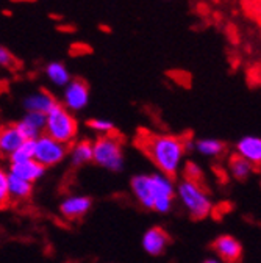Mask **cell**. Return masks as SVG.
<instances>
[{
    "mask_svg": "<svg viewBox=\"0 0 261 263\" xmlns=\"http://www.w3.org/2000/svg\"><path fill=\"white\" fill-rule=\"evenodd\" d=\"M135 146L155 164L161 174L174 179L182 166L188 147L192 144L186 137L139 130L135 138Z\"/></svg>",
    "mask_w": 261,
    "mask_h": 263,
    "instance_id": "cell-1",
    "label": "cell"
},
{
    "mask_svg": "<svg viewBox=\"0 0 261 263\" xmlns=\"http://www.w3.org/2000/svg\"><path fill=\"white\" fill-rule=\"evenodd\" d=\"M44 132H46L44 135H47L63 144L71 146L78 134V122L68 108H64L63 105L56 104L46 115Z\"/></svg>",
    "mask_w": 261,
    "mask_h": 263,
    "instance_id": "cell-2",
    "label": "cell"
},
{
    "mask_svg": "<svg viewBox=\"0 0 261 263\" xmlns=\"http://www.w3.org/2000/svg\"><path fill=\"white\" fill-rule=\"evenodd\" d=\"M92 161L111 173L122 171L124 168L122 138L114 134L99 135V138L92 143Z\"/></svg>",
    "mask_w": 261,
    "mask_h": 263,
    "instance_id": "cell-3",
    "label": "cell"
},
{
    "mask_svg": "<svg viewBox=\"0 0 261 263\" xmlns=\"http://www.w3.org/2000/svg\"><path fill=\"white\" fill-rule=\"evenodd\" d=\"M178 199L192 219H205L213 212V202L207 190L189 180H182L177 186Z\"/></svg>",
    "mask_w": 261,
    "mask_h": 263,
    "instance_id": "cell-4",
    "label": "cell"
},
{
    "mask_svg": "<svg viewBox=\"0 0 261 263\" xmlns=\"http://www.w3.org/2000/svg\"><path fill=\"white\" fill-rule=\"evenodd\" d=\"M71 146L63 144L47 135H41L35 141V160L44 168L56 166L69 155Z\"/></svg>",
    "mask_w": 261,
    "mask_h": 263,
    "instance_id": "cell-5",
    "label": "cell"
},
{
    "mask_svg": "<svg viewBox=\"0 0 261 263\" xmlns=\"http://www.w3.org/2000/svg\"><path fill=\"white\" fill-rule=\"evenodd\" d=\"M64 108L69 111H80L89 102V86L83 79H72L63 92Z\"/></svg>",
    "mask_w": 261,
    "mask_h": 263,
    "instance_id": "cell-6",
    "label": "cell"
},
{
    "mask_svg": "<svg viewBox=\"0 0 261 263\" xmlns=\"http://www.w3.org/2000/svg\"><path fill=\"white\" fill-rule=\"evenodd\" d=\"M213 251L224 263H236L243 255V245L232 235H220L211 243Z\"/></svg>",
    "mask_w": 261,
    "mask_h": 263,
    "instance_id": "cell-7",
    "label": "cell"
},
{
    "mask_svg": "<svg viewBox=\"0 0 261 263\" xmlns=\"http://www.w3.org/2000/svg\"><path fill=\"white\" fill-rule=\"evenodd\" d=\"M171 243V235L168 234L166 229L159 226H155L149 229L143 237V248L150 255H161L168 249Z\"/></svg>",
    "mask_w": 261,
    "mask_h": 263,
    "instance_id": "cell-8",
    "label": "cell"
},
{
    "mask_svg": "<svg viewBox=\"0 0 261 263\" xmlns=\"http://www.w3.org/2000/svg\"><path fill=\"white\" fill-rule=\"evenodd\" d=\"M132 186V193L135 196V199L139 202L141 207L146 210H153L155 197H153V188H152V180L150 174H138L130 182Z\"/></svg>",
    "mask_w": 261,
    "mask_h": 263,
    "instance_id": "cell-9",
    "label": "cell"
},
{
    "mask_svg": "<svg viewBox=\"0 0 261 263\" xmlns=\"http://www.w3.org/2000/svg\"><path fill=\"white\" fill-rule=\"evenodd\" d=\"M92 205V201L91 197L88 196H69L66 197L61 204H59V213L66 218V219H71V221H77L80 218H83L89 209Z\"/></svg>",
    "mask_w": 261,
    "mask_h": 263,
    "instance_id": "cell-10",
    "label": "cell"
},
{
    "mask_svg": "<svg viewBox=\"0 0 261 263\" xmlns=\"http://www.w3.org/2000/svg\"><path fill=\"white\" fill-rule=\"evenodd\" d=\"M19 134L24 140H38L46 127V115L28 111L17 124H16Z\"/></svg>",
    "mask_w": 261,
    "mask_h": 263,
    "instance_id": "cell-11",
    "label": "cell"
},
{
    "mask_svg": "<svg viewBox=\"0 0 261 263\" xmlns=\"http://www.w3.org/2000/svg\"><path fill=\"white\" fill-rule=\"evenodd\" d=\"M22 141L24 138L19 134L16 124L0 125V158H10Z\"/></svg>",
    "mask_w": 261,
    "mask_h": 263,
    "instance_id": "cell-12",
    "label": "cell"
},
{
    "mask_svg": "<svg viewBox=\"0 0 261 263\" xmlns=\"http://www.w3.org/2000/svg\"><path fill=\"white\" fill-rule=\"evenodd\" d=\"M46 173V168L43 164H39L35 158L33 160H27V161H19V163H11L10 166V174L24 179L27 182H36L41 179Z\"/></svg>",
    "mask_w": 261,
    "mask_h": 263,
    "instance_id": "cell-13",
    "label": "cell"
},
{
    "mask_svg": "<svg viewBox=\"0 0 261 263\" xmlns=\"http://www.w3.org/2000/svg\"><path fill=\"white\" fill-rule=\"evenodd\" d=\"M58 102L55 101V97L41 89V91H36L33 94H30L28 97H25L24 101V107L28 110V111H33V113H43V115H47L50 111V108L53 105H56Z\"/></svg>",
    "mask_w": 261,
    "mask_h": 263,
    "instance_id": "cell-14",
    "label": "cell"
},
{
    "mask_svg": "<svg viewBox=\"0 0 261 263\" xmlns=\"http://www.w3.org/2000/svg\"><path fill=\"white\" fill-rule=\"evenodd\" d=\"M236 154L250 161L253 166L261 164V138L259 137H244L236 144Z\"/></svg>",
    "mask_w": 261,
    "mask_h": 263,
    "instance_id": "cell-15",
    "label": "cell"
},
{
    "mask_svg": "<svg viewBox=\"0 0 261 263\" xmlns=\"http://www.w3.org/2000/svg\"><path fill=\"white\" fill-rule=\"evenodd\" d=\"M8 188H10L11 199L14 201H27L33 194V183L19 179L10 173H8Z\"/></svg>",
    "mask_w": 261,
    "mask_h": 263,
    "instance_id": "cell-16",
    "label": "cell"
},
{
    "mask_svg": "<svg viewBox=\"0 0 261 263\" xmlns=\"http://www.w3.org/2000/svg\"><path fill=\"white\" fill-rule=\"evenodd\" d=\"M71 164L74 168H80L83 164L92 161V143L88 140H82L69 149Z\"/></svg>",
    "mask_w": 261,
    "mask_h": 263,
    "instance_id": "cell-17",
    "label": "cell"
},
{
    "mask_svg": "<svg viewBox=\"0 0 261 263\" xmlns=\"http://www.w3.org/2000/svg\"><path fill=\"white\" fill-rule=\"evenodd\" d=\"M228 170H230V173L235 179L246 180L253 173V164L250 161H247L244 157L233 154V155H230V160H228Z\"/></svg>",
    "mask_w": 261,
    "mask_h": 263,
    "instance_id": "cell-18",
    "label": "cell"
},
{
    "mask_svg": "<svg viewBox=\"0 0 261 263\" xmlns=\"http://www.w3.org/2000/svg\"><path fill=\"white\" fill-rule=\"evenodd\" d=\"M46 76L56 86H66L71 82V74H69L68 68L59 61H52L47 64Z\"/></svg>",
    "mask_w": 261,
    "mask_h": 263,
    "instance_id": "cell-19",
    "label": "cell"
},
{
    "mask_svg": "<svg viewBox=\"0 0 261 263\" xmlns=\"http://www.w3.org/2000/svg\"><path fill=\"white\" fill-rule=\"evenodd\" d=\"M194 147L199 154L205 155V157H220L222 154H225V143L216 138H205V140H197L194 143Z\"/></svg>",
    "mask_w": 261,
    "mask_h": 263,
    "instance_id": "cell-20",
    "label": "cell"
},
{
    "mask_svg": "<svg viewBox=\"0 0 261 263\" xmlns=\"http://www.w3.org/2000/svg\"><path fill=\"white\" fill-rule=\"evenodd\" d=\"M35 141L36 140H24L22 144L14 151V154L8 158L11 163L27 161L35 158Z\"/></svg>",
    "mask_w": 261,
    "mask_h": 263,
    "instance_id": "cell-21",
    "label": "cell"
},
{
    "mask_svg": "<svg viewBox=\"0 0 261 263\" xmlns=\"http://www.w3.org/2000/svg\"><path fill=\"white\" fill-rule=\"evenodd\" d=\"M11 205V196L8 188V173L0 168V210Z\"/></svg>",
    "mask_w": 261,
    "mask_h": 263,
    "instance_id": "cell-22",
    "label": "cell"
},
{
    "mask_svg": "<svg viewBox=\"0 0 261 263\" xmlns=\"http://www.w3.org/2000/svg\"><path fill=\"white\" fill-rule=\"evenodd\" d=\"M183 176H185V180H189V182H194V183H199L202 185L204 182V173H202V168L199 166L197 163L194 161H188L183 168Z\"/></svg>",
    "mask_w": 261,
    "mask_h": 263,
    "instance_id": "cell-23",
    "label": "cell"
},
{
    "mask_svg": "<svg viewBox=\"0 0 261 263\" xmlns=\"http://www.w3.org/2000/svg\"><path fill=\"white\" fill-rule=\"evenodd\" d=\"M88 127L92 128L94 132H97L99 135H107V134H113L114 132V124L108 119H91L88 121Z\"/></svg>",
    "mask_w": 261,
    "mask_h": 263,
    "instance_id": "cell-24",
    "label": "cell"
},
{
    "mask_svg": "<svg viewBox=\"0 0 261 263\" xmlns=\"http://www.w3.org/2000/svg\"><path fill=\"white\" fill-rule=\"evenodd\" d=\"M14 63H16V60L11 55V52L7 47L0 46V66H4V68H11V66H14Z\"/></svg>",
    "mask_w": 261,
    "mask_h": 263,
    "instance_id": "cell-25",
    "label": "cell"
},
{
    "mask_svg": "<svg viewBox=\"0 0 261 263\" xmlns=\"http://www.w3.org/2000/svg\"><path fill=\"white\" fill-rule=\"evenodd\" d=\"M204 263H224V261H220L219 258H207Z\"/></svg>",
    "mask_w": 261,
    "mask_h": 263,
    "instance_id": "cell-26",
    "label": "cell"
}]
</instances>
